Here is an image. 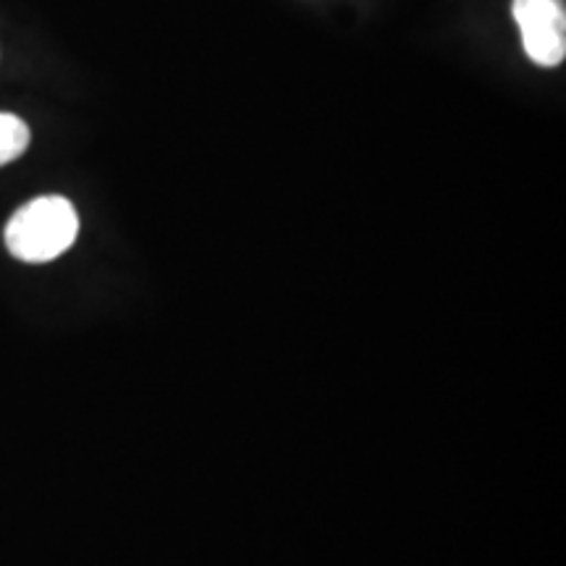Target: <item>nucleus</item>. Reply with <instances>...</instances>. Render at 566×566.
I'll use <instances>...</instances> for the list:
<instances>
[{"mask_svg":"<svg viewBox=\"0 0 566 566\" xmlns=\"http://www.w3.org/2000/svg\"><path fill=\"white\" fill-rule=\"evenodd\" d=\"M30 126L13 113H0V166L19 160L30 147Z\"/></svg>","mask_w":566,"mask_h":566,"instance_id":"7ed1b4c3","label":"nucleus"},{"mask_svg":"<svg viewBox=\"0 0 566 566\" xmlns=\"http://www.w3.org/2000/svg\"><path fill=\"white\" fill-rule=\"evenodd\" d=\"M80 233V216L66 197L51 195L27 202L6 226V247L21 263H51Z\"/></svg>","mask_w":566,"mask_h":566,"instance_id":"f257e3e1","label":"nucleus"},{"mask_svg":"<svg viewBox=\"0 0 566 566\" xmlns=\"http://www.w3.org/2000/svg\"><path fill=\"white\" fill-rule=\"evenodd\" d=\"M512 17L522 32L527 59L554 69L566 59V6L564 0H512Z\"/></svg>","mask_w":566,"mask_h":566,"instance_id":"f03ea898","label":"nucleus"}]
</instances>
